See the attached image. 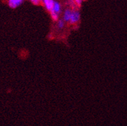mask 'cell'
Masks as SVG:
<instances>
[{
    "mask_svg": "<svg viewBox=\"0 0 127 126\" xmlns=\"http://www.w3.org/2000/svg\"><path fill=\"white\" fill-rule=\"evenodd\" d=\"M81 3H82V1H81V0H76V1H75V3L76 4H77V5H78V6H80L81 5Z\"/></svg>",
    "mask_w": 127,
    "mask_h": 126,
    "instance_id": "9",
    "label": "cell"
},
{
    "mask_svg": "<svg viewBox=\"0 0 127 126\" xmlns=\"http://www.w3.org/2000/svg\"><path fill=\"white\" fill-rule=\"evenodd\" d=\"M52 37V35H51V34H50V35H48V37H49V38H50V37Z\"/></svg>",
    "mask_w": 127,
    "mask_h": 126,
    "instance_id": "10",
    "label": "cell"
},
{
    "mask_svg": "<svg viewBox=\"0 0 127 126\" xmlns=\"http://www.w3.org/2000/svg\"><path fill=\"white\" fill-rule=\"evenodd\" d=\"M23 1L21 0H10L8 2V6L11 8H16L23 3Z\"/></svg>",
    "mask_w": 127,
    "mask_h": 126,
    "instance_id": "2",
    "label": "cell"
},
{
    "mask_svg": "<svg viewBox=\"0 0 127 126\" xmlns=\"http://www.w3.org/2000/svg\"><path fill=\"white\" fill-rule=\"evenodd\" d=\"M43 2L44 5H45V7L47 8V9L49 11H51L53 8L54 1L52 0H44V1H43Z\"/></svg>",
    "mask_w": 127,
    "mask_h": 126,
    "instance_id": "3",
    "label": "cell"
},
{
    "mask_svg": "<svg viewBox=\"0 0 127 126\" xmlns=\"http://www.w3.org/2000/svg\"><path fill=\"white\" fill-rule=\"evenodd\" d=\"M64 26V23L63 20H59L58 22V26L60 28H62Z\"/></svg>",
    "mask_w": 127,
    "mask_h": 126,
    "instance_id": "7",
    "label": "cell"
},
{
    "mask_svg": "<svg viewBox=\"0 0 127 126\" xmlns=\"http://www.w3.org/2000/svg\"><path fill=\"white\" fill-rule=\"evenodd\" d=\"M50 15L54 21H57L58 19V14L57 13L54 12L53 11H50Z\"/></svg>",
    "mask_w": 127,
    "mask_h": 126,
    "instance_id": "6",
    "label": "cell"
},
{
    "mask_svg": "<svg viewBox=\"0 0 127 126\" xmlns=\"http://www.w3.org/2000/svg\"><path fill=\"white\" fill-rule=\"evenodd\" d=\"M72 11L70 9H66L64 11V15H63V19L65 21H69L70 19L71 16H72Z\"/></svg>",
    "mask_w": 127,
    "mask_h": 126,
    "instance_id": "4",
    "label": "cell"
},
{
    "mask_svg": "<svg viewBox=\"0 0 127 126\" xmlns=\"http://www.w3.org/2000/svg\"><path fill=\"white\" fill-rule=\"evenodd\" d=\"M31 2H32V4L35 5H39V3H40V1H38V0H32Z\"/></svg>",
    "mask_w": 127,
    "mask_h": 126,
    "instance_id": "8",
    "label": "cell"
},
{
    "mask_svg": "<svg viewBox=\"0 0 127 126\" xmlns=\"http://www.w3.org/2000/svg\"><path fill=\"white\" fill-rule=\"evenodd\" d=\"M80 19V14L77 10H74L72 11V16H71L70 19V22L71 24H75L76 23L79 21Z\"/></svg>",
    "mask_w": 127,
    "mask_h": 126,
    "instance_id": "1",
    "label": "cell"
},
{
    "mask_svg": "<svg viewBox=\"0 0 127 126\" xmlns=\"http://www.w3.org/2000/svg\"><path fill=\"white\" fill-rule=\"evenodd\" d=\"M51 11L57 13L58 14L59 13L61 12V5L58 2H54L53 8H52Z\"/></svg>",
    "mask_w": 127,
    "mask_h": 126,
    "instance_id": "5",
    "label": "cell"
}]
</instances>
